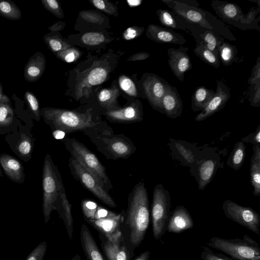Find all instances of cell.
Returning a JSON list of instances; mask_svg holds the SVG:
<instances>
[{
    "instance_id": "6da1fadb",
    "label": "cell",
    "mask_w": 260,
    "mask_h": 260,
    "mask_svg": "<svg viewBox=\"0 0 260 260\" xmlns=\"http://www.w3.org/2000/svg\"><path fill=\"white\" fill-rule=\"evenodd\" d=\"M127 201V208L123 217L129 232V243L135 249L143 240L150 221L148 192L143 181L135 185Z\"/></svg>"
},
{
    "instance_id": "7a4b0ae2",
    "label": "cell",
    "mask_w": 260,
    "mask_h": 260,
    "mask_svg": "<svg viewBox=\"0 0 260 260\" xmlns=\"http://www.w3.org/2000/svg\"><path fill=\"white\" fill-rule=\"evenodd\" d=\"M41 116L52 131L60 130L66 135L108 125L90 111L79 112L52 108H43Z\"/></svg>"
},
{
    "instance_id": "3957f363",
    "label": "cell",
    "mask_w": 260,
    "mask_h": 260,
    "mask_svg": "<svg viewBox=\"0 0 260 260\" xmlns=\"http://www.w3.org/2000/svg\"><path fill=\"white\" fill-rule=\"evenodd\" d=\"M83 133L108 159H126L137 150L129 138L123 134H115L112 128L108 125L91 128Z\"/></svg>"
},
{
    "instance_id": "277c9868",
    "label": "cell",
    "mask_w": 260,
    "mask_h": 260,
    "mask_svg": "<svg viewBox=\"0 0 260 260\" xmlns=\"http://www.w3.org/2000/svg\"><path fill=\"white\" fill-rule=\"evenodd\" d=\"M42 185L43 212L45 222L47 223L52 211L67 197L59 171L49 154L44 161Z\"/></svg>"
},
{
    "instance_id": "5b68a950",
    "label": "cell",
    "mask_w": 260,
    "mask_h": 260,
    "mask_svg": "<svg viewBox=\"0 0 260 260\" xmlns=\"http://www.w3.org/2000/svg\"><path fill=\"white\" fill-rule=\"evenodd\" d=\"M172 12L187 22L211 30L230 40L236 39L224 24L212 14L198 7L188 6L176 0H161Z\"/></svg>"
},
{
    "instance_id": "8992f818",
    "label": "cell",
    "mask_w": 260,
    "mask_h": 260,
    "mask_svg": "<svg viewBox=\"0 0 260 260\" xmlns=\"http://www.w3.org/2000/svg\"><path fill=\"white\" fill-rule=\"evenodd\" d=\"M66 149L71 156L93 175L104 189L109 192L113 189L112 182L106 172V168L95 154L83 143L74 138L63 140Z\"/></svg>"
},
{
    "instance_id": "52a82bcc",
    "label": "cell",
    "mask_w": 260,
    "mask_h": 260,
    "mask_svg": "<svg viewBox=\"0 0 260 260\" xmlns=\"http://www.w3.org/2000/svg\"><path fill=\"white\" fill-rule=\"evenodd\" d=\"M207 245L228 254L235 260H260L258 243L247 235L241 238L231 239L214 236Z\"/></svg>"
},
{
    "instance_id": "ba28073f",
    "label": "cell",
    "mask_w": 260,
    "mask_h": 260,
    "mask_svg": "<svg viewBox=\"0 0 260 260\" xmlns=\"http://www.w3.org/2000/svg\"><path fill=\"white\" fill-rule=\"evenodd\" d=\"M211 6L218 17L228 24L242 29H256L259 31L255 19L259 7L256 9L251 8L248 13L245 15L239 6L232 3L215 0L212 2Z\"/></svg>"
},
{
    "instance_id": "9c48e42d",
    "label": "cell",
    "mask_w": 260,
    "mask_h": 260,
    "mask_svg": "<svg viewBox=\"0 0 260 260\" xmlns=\"http://www.w3.org/2000/svg\"><path fill=\"white\" fill-rule=\"evenodd\" d=\"M170 207L169 191L162 184H156L153 189L151 205L152 231L155 240H159L166 232Z\"/></svg>"
},
{
    "instance_id": "30bf717a",
    "label": "cell",
    "mask_w": 260,
    "mask_h": 260,
    "mask_svg": "<svg viewBox=\"0 0 260 260\" xmlns=\"http://www.w3.org/2000/svg\"><path fill=\"white\" fill-rule=\"evenodd\" d=\"M68 166L74 178L84 187L105 205L112 208L116 207L112 197L104 189L95 177L72 156L69 159Z\"/></svg>"
},
{
    "instance_id": "8fae6325",
    "label": "cell",
    "mask_w": 260,
    "mask_h": 260,
    "mask_svg": "<svg viewBox=\"0 0 260 260\" xmlns=\"http://www.w3.org/2000/svg\"><path fill=\"white\" fill-rule=\"evenodd\" d=\"M222 208L227 218L259 235L260 215L253 209L230 200L223 202Z\"/></svg>"
},
{
    "instance_id": "7c38bea8",
    "label": "cell",
    "mask_w": 260,
    "mask_h": 260,
    "mask_svg": "<svg viewBox=\"0 0 260 260\" xmlns=\"http://www.w3.org/2000/svg\"><path fill=\"white\" fill-rule=\"evenodd\" d=\"M230 98L229 86L222 80H217L216 88L214 95L201 112L196 116L195 120L203 121L219 111L224 108Z\"/></svg>"
},
{
    "instance_id": "4fadbf2b",
    "label": "cell",
    "mask_w": 260,
    "mask_h": 260,
    "mask_svg": "<svg viewBox=\"0 0 260 260\" xmlns=\"http://www.w3.org/2000/svg\"><path fill=\"white\" fill-rule=\"evenodd\" d=\"M188 50V47L182 45L178 49L170 48L167 50L169 66L174 75L181 82L184 81L185 72L192 69Z\"/></svg>"
},
{
    "instance_id": "5bb4252c",
    "label": "cell",
    "mask_w": 260,
    "mask_h": 260,
    "mask_svg": "<svg viewBox=\"0 0 260 260\" xmlns=\"http://www.w3.org/2000/svg\"><path fill=\"white\" fill-rule=\"evenodd\" d=\"M169 85L167 81L155 75L148 76L144 84L145 92L150 104L161 113V100Z\"/></svg>"
},
{
    "instance_id": "9a60e30c",
    "label": "cell",
    "mask_w": 260,
    "mask_h": 260,
    "mask_svg": "<svg viewBox=\"0 0 260 260\" xmlns=\"http://www.w3.org/2000/svg\"><path fill=\"white\" fill-rule=\"evenodd\" d=\"M86 220L108 240H111L121 234L120 225L123 223V211L120 214L99 219Z\"/></svg>"
},
{
    "instance_id": "2e32d148",
    "label": "cell",
    "mask_w": 260,
    "mask_h": 260,
    "mask_svg": "<svg viewBox=\"0 0 260 260\" xmlns=\"http://www.w3.org/2000/svg\"><path fill=\"white\" fill-rule=\"evenodd\" d=\"M194 226L192 218L182 205L177 206L169 215L166 231L179 234Z\"/></svg>"
},
{
    "instance_id": "e0dca14e",
    "label": "cell",
    "mask_w": 260,
    "mask_h": 260,
    "mask_svg": "<svg viewBox=\"0 0 260 260\" xmlns=\"http://www.w3.org/2000/svg\"><path fill=\"white\" fill-rule=\"evenodd\" d=\"M102 241V249L108 260H129L130 252L125 244L122 234L111 240L103 236Z\"/></svg>"
},
{
    "instance_id": "ac0fdd59",
    "label": "cell",
    "mask_w": 260,
    "mask_h": 260,
    "mask_svg": "<svg viewBox=\"0 0 260 260\" xmlns=\"http://www.w3.org/2000/svg\"><path fill=\"white\" fill-rule=\"evenodd\" d=\"M162 113L174 119L181 115L183 102L176 87L169 85L161 100Z\"/></svg>"
},
{
    "instance_id": "d6986e66",
    "label": "cell",
    "mask_w": 260,
    "mask_h": 260,
    "mask_svg": "<svg viewBox=\"0 0 260 260\" xmlns=\"http://www.w3.org/2000/svg\"><path fill=\"white\" fill-rule=\"evenodd\" d=\"M105 115L111 122L129 123L140 122L143 120V113L137 106H129L117 110L106 111Z\"/></svg>"
},
{
    "instance_id": "ffe728a7",
    "label": "cell",
    "mask_w": 260,
    "mask_h": 260,
    "mask_svg": "<svg viewBox=\"0 0 260 260\" xmlns=\"http://www.w3.org/2000/svg\"><path fill=\"white\" fill-rule=\"evenodd\" d=\"M148 36L153 41L160 43L174 44L182 45L186 39L180 34L172 29L157 25H150L148 28Z\"/></svg>"
},
{
    "instance_id": "44dd1931",
    "label": "cell",
    "mask_w": 260,
    "mask_h": 260,
    "mask_svg": "<svg viewBox=\"0 0 260 260\" xmlns=\"http://www.w3.org/2000/svg\"><path fill=\"white\" fill-rule=\"evenodd\" d=\"M0 163L6 174L12 181L22 183L25 175L22 164L15 157L5 153L0 156Z\"/></svg>"
},
{
    "instance_id": "7402d4cb",
    "label": "cell",
    "mask_w": 260,
    "mask_h": 260,
    "mask_svg": "<svg viewBox=\"0 0 260 260\" xmlns=\"http://www.w3.org/2000/svg\"><path fill=\"white\" fill-rule=\"evenodd\" d=\"M45 67V58L41 52H38L32 55L27 62L24 69V79L29 82L39 80L43 74Z\"/></svg>"
},
{
    "instance_id": "603a6c76",
    "label": "cell",
    "mask_w": 260,
    "mask_h": 260,
    "mask_svg": "<svg viewBox=\"0 0 260 260\" xmlns=\"http://www.w3.org/2000/svg\"><path fill=\"white\" fill-rule=\"evenodd\" d=\"M80 241L88 260H105L91 232L85 224H82L80 231Z\"/></svg>"
},
{
    "instance_id": "cb8c5ba5",
    "label": "cell",
    "mask_w": 260,
    "mask_h": 260,
    "mask_svg": "<svg viewBox=\"0 0 260 260\" xmlns=\"http://www.w3.org/2000/svg\"><path fill=\"white\" fill-rule=\"evenodd\" d=\"M217 159L215 157H208L205 158L199 168V189L203 190L211 181L217 169Z\"/></svg>"
},
{
    "instance_id": "d4e9b609",
    "label": "cell",
    "mask_w": 260,
    "mask_h": 260,
    "mask_svg": "<svg viewBox=\"0 0 260 260\" xmlns=\"http://www.w3.org/2000/svg\"><path fill=\"white\" fill-rule=\"evenodd\" d=\"M253 153L250 159V179L253 193L260 196V146H253Z\"/></svg>"
},
{
    "instance_id": "484cf974",
    "label": "cell",
    "mask_w": 260,
    "mask_h": 260,
    "mask_svg": "<svg viewBox=\"0 0 260 260\" xmlns=\"http://www.w3.org/2000/svg\"><path fill=\"white\" fill-rule=\"evenodd\" d=\"M215 92L204 86L197 87L191 96V109L194 112L202 111L214 95Z\"/></svg>"
},
{
    "instance_id": "4316f807",
    "label": "cell",
    "mask_w": 260,
    "mask_h": 260,
    "mask_svg": "<svg viewBox=\"0 0 260 260\" xmlns=\"http://www.w3.org/2000/svg\"><path fill=\"white\" fill-rule=\"evenodd\" d=\"M172 149L179 155L184 164L188 166L193 165L196 161L194 152L187 147L184 141L170 139Z\"/></svg>"
},
{
    "instance_id": "83f0119b",
    "label": "cell",
    "mask_w": 260,
    "mask_h": 260,
    "mask_svg": "<svg viewBox=\"0 0 260 260\" xmlns=\"http://www.w3.org/2000/svg\"><path fill=\"white\" fill-rule=\"evenodd\" d=\"M246 146L244 142H237L227 161V165L235 170H239L243 165L246 155Z\"/></svg>"
},
{
    "instance_id": "f1b7e54d",
    "label": "cell",
    "mask_w": 260,
    "mask_h": 260,
    "mask_svg": "<svg viewBox=\"0 0 260 260\" xmlns=\"http://www.w3.org/2000/svg\"><path fill=\"white\" fill-rule=\"evenodd\" d=\"M217 51L219 60L225 66H229L238 60L237 49L235 45L224 41L218 47Z\"/></svg>"
},
{
    "instance_id": "f546056e",
    "label": "cell",
    "mask_w": 260,
    "mask_h": 260,
    "mask_svg": "<svg viewBox=\"0 0 260 260\" xmlns=\"http://www.w3.org/2000/svg\"><path fill=\"white\" fill-rule=\"evenodd\" d=\"M193 51L201 60L218 69L220 66V60L217 52H214L207 49L201 43H197Z\"/></svg>"
},
{
    "instance_id": "4dcf8cb0",
    "label": "cell",
    "mask_w": 260,
    "mask_h": 260,
    "mask_svg": "<svg viewBox=\"0 0 260 260\" xmlns=\"http://www.w3.org/2000/svg\"><path fill=\"white\" fill-rule=\"evenodd\" d=\"M199 39L197 43L201 42L208 50L217 53L218 47L224 42L223 37L207 29L200 35Z\"/></svg>"
},
{
    "instance_id": "1f68e13d",
    "label": "cell",
    "mask_w": 260,
    "mask_h": 260,
    "mask_svg": "<svg viewBox=\"0 0 260 260\" xmlns=\"http://www.w3.org/2000/svg\"><path fill=\"white\" fill-rule=\"evenodd\" d=\"M157 14L160 22L166 28L171 29H182L184 30L181 21L179 22L177 16L172 12L167 9H159L157 11Z\"/></svg>"
},
{
    "instance_id": "d6a6232c",
    "label": "cell",
    "mask_w": 260,
    "mask_h": 260,
    "mask_svg": "<svg viewBox=\"0 0 260 260\" xmlns=\"http://www.w3.org/2000/svg\"><path fill=\"white\" fill-rule=\"evenodd\" d=\"M0 15L11 20L21 18V12L19 7L10 0H0Z\"/></svg>"
},
{
    "instance_id": "836d02e7",
    "label": "cell",
    "mask_w": 260,
    "mask_h": 260,
    "mask_svg": "<svg viewBox=\"0 0 260 260\" xmlns=\"http://www.w3.org/2000/svg\"><path fill=\"white\" fill-rule=\"evenodd\" d=\"M14 112L10 100L4 94L0 99V126H8L13 120Z\"/></svg>"
},
{
    "instance_id": "e575fe53",
    "label": "cell",
    "mask_w": 260,
    "mask_h": 260,
    "mask_svg": "<svg viewBox=\"0 0 260 260\" xmlns=\"http://www.w3.org/2000/svg\"><path fill=\"white\" fill-rule=\"evenodd\" d=\"M32 148V139L25 133H22L15 146V153L19 157L28 158L31 156Z\"/></svg>"
},
{
    "instance_id": "d590c367",
    "label": "cell",
    "mask_w": 260,
    "mask_h": 260,
    "mask_svg": "<svg viewBox=\"0 0 260 260\" xmlns=\"http://www.w3.org/2000/svg\"><path fill=\"white\" fill-rule=\"evenodd\" d=\"M201 249L200 255L203 260H235L222 253L214 251L207 246H202Z\"/></svg>"
},
{
    "instance_id": "8d00e7d4",
    "label": "cell",
    "mask_w": 260,
    "mask_h": 260,
    "mask_svg": "<svg viewBox=\"0 0 260 260\" xmlns=\"http://www.w3.org/2000/svg\"><path fill=\"white\" fill-rule=\"evenodd\" d=\"M25 99L30 109L34 114L36 120L39 121L41 117V110L37 98L33 92L26 91L25 92Z\"/></svg>"
},
{
    "instance_id": "74e56055",
    "label": "cell",
    "mask_w": 260,
    "mask_h": 260,
    "mask_svg": "<svg viewBox=\"0 0 260 260\" xmlns=\"http://www.w3.org/2000/svg\"><path fill=\"white\" fill-rule=\"evenodd\" d=\"M83 214L85 219H94L98 205L89 200H83L81 203Z\"/></svg>"
},
{
    "instance_id": "f35d334b",
    "label": "cell",
    "mask_w": 260,
    "mask_h": 260,
    "mask_svg": "<svg viewBox=\"0 0 260 260\" xmlns=\"http://www.w3.org/2000/svg\"><path fill=\"white\" fill-rule=\"evenodd\" d=\"M107 72L103 68H96L92 70L88 76V82L92 85L101 84L106 79Z\"/></svg>"
},
{
    "instance_id": "ab89813d",
    "label": "cell",
    "mask_w": 260,
    "mask_h": 260,
    "mask_svg": "<svg viewBox=\"0 0 260 260\" xmlns=\"http://www.w3.org/2000/svg\"><path fill=\"white\" fill-rule=\"evenodd\" d=\"M83 42L88 45H99L105 40L104 36L100 33L90 32L84 34L82 37Z\"/></svg>"
},
{
    "instance_id": "60d3db41",
    "label": "cell",
    "mask_w": 260,
    "mask_h": 260,
    "mask_svg": "<svg viewBox=\"0 0 260 260\" xmlns=\"http://www.w3.org/2000/svg\"><path fill=\"white\" fill-rule=\"evenodd\" d=\"M47 249V243L43 241L27 256L25 260H43Z\"/></svg>"
},
{
    "instance_id": "b9f144b4",
    "label": "cell",
    "mask_w": 260,
    "mask_h": 260,
    "mask_svg": "<svg viewBox=\"0 0 260 260\" xmlns=\"http://www.w3.org/2000/svg\"><path fill=\"white\" fill-rule=\"evenodd\" d=\"M119 85L121 88L131 96H136L137 91L135 85L132 80L125 76L119 78Z\"/></svg>"
},
{
    "instance_id": "7bdbcfd3",
    "label": "cell",
    "mask_w": 260,
    "mask_h": 260,
    "mask_svg": "<svg viewBox=\"0 0 260 260\" xmlns=\"http://www.w3.org/2000/svg\"><path fill=\"white\" fill-rule=\"evenodd\" d=\"M244 143H250L254 146H260V125H259L253 133L244 137L241 139Z\"/></svg>"
},
{
    "instance_id": "ee69618b",
    "label": "cell",
    "mask_w": 260,
    "mask_h": 260,
    "mask_svg": "<svg viewBox=\"0 0 260 260\" xmlns=\"http://www.w3.org/2000/svg\"><path fill=\"white\" fill-rule=\"evenodd\" d=\"M44 41L53 51H58L61 49L62 44L60 41L53 36L46 35L44 37Z\"/></svg>"
},
{
    "instance_id": "f6af8a7d",
    "label": "cell",
    "mask_w": 260,
    "mask_h": 260,
    "mask_svg": "<svg viewBox=\"0 0 260 260\" xmlns=\"http://www.w3.org/2000/svg\"><path fill=\"white\" fill-rule=\"evenodd\" d=\"M259 57L257 58V62L254 66L251 72V76L248 80V83L250 85L259 83L260 78Z\"/></svg>"
},
{
    "instance_id": "bcb514c9",
    "label": "cell",
    "mask_w": 260,
    "mask_h": 260,
    "mask_svg": "<svg viewBox=\"0 0 260 260\" xmlns=\"http://www.w3.org/2000/svg\"><path fill=\"white\" fill-rule=\"evenodd\" d=\"M44 7L52 13L58 15L59 9V4L56 0H42Z\"/></svg>"
},
{
    "instance_id": "7dc6e473",
    "label": "cell",
    "mask_w": 260,
    "mask_h": 260,
    "mask_svg": "<svg viewBox=\"0 0 260 260\" xmlns=\"http://www.w3.org/2000/svg\"><path fill=\"white\" fill-rule=\"evenodd\" d=\"M117 213L107 210L100 206H98L95 214L94 219H99L115 215Z\"/></svg>"
},
{
    "instance_id": "c3c4849f",
    "label": "cell",
    "mask_w": 260,
    "mask_h": 260,
    "mask_svg": "<svg viewBox=\"0 0 260 260\" xmlns=\"http://www.w3.org/2000/svg\"><path fill=\"white\" fill-rule=\"evenodd\" d=\"M111 98V93L107 89L102 90L99 95V100L100 102L104 103L106 102Z\"/></svg>"
},
{
    "instance_id": "681fc988",
    "label": "cell",
    "mask_w": 260,
    "mask_h": 260,
    "mask_svg": "<svg viewBox=\"0 0 260 260\" xmlns=\"http://www.w3.org/2000/svg\"><path fill=\"white\" fill-rule=\"evenodd\" d=\"M137 35V31L133 28H128L124 33V37L126 40H131Z\"/></svg>"
},
{
    "instance_id": "f907efd6",
    "label": "cell",
    "mask_w": 260,
    "mask_h": 260,
    "mask_svg": "<svg viewBox=\"0 0 260 260\" xmlns=\"http://www.w3.org/2000/svg\"><path fill=\"white\" fill-rule=\"evenodd\" d=\"M150 56V54L146 52H141L138 54H135L132 58H133V60H143L145 59Z\"/></svg>"
},
{
    "instance_id": "816d5d0a",
    "label": "cell",
    "mask_w": 260,
    "mask_h": 260,
    "mask_svg": "<svg viewBox=\"0 0 260 260\" xmlns=\"http://www.w3.org/2000/svg\"><path fill=\"white\" fill-rule=\"evenodd\" d=\"M53 137L57 140H63L66 136V134L60 130L52 131Z\"/></svg>"
},
{
    "instance_id": "f5cc1de1",
    "label": "cell",
    "mask_w": 260,
    "mask_h": 260,
    "mask_svg": "<svg viewBox=\"0 0 260 260\" xmlns=\"http://www.w3.org/2000/svg\"><path fill=\"white\" fill-rule=\"evenodd\" d=\"M150 255V252L147 250L140 254L135 260H149Z\"/></svg>"
},
{
    "instance_id": "db71d44e",
    "label": "cell",
    "mask_w": 260,
    "mask_h": 260,
    "mask_svg": "<svg viewBox=\"0 0 260 260\" xmlns=\"http://www.w3.org/2000/svg\"><path fill=\"white\" fill-rule=\"evenodd\" d=\"M92 3L94 6L98 9L100 10H104L105 7V4L103 1L102 0H94L92 1Z\"/></svg>"
},
{
    "instance_id": "11a10c76",
    "label": "cell",
    "mask_w": 260,
    "mask_h": 260,
    "mask_svg": "<svg viewBox=\"0 0 260 260\" xmlns=\"http://www.w3.org/2000/svg\"><path fill=\"white\" fill-rule=\"evenodd\" d=\"M75 58V56L74 52H70L68 54L66 55L64 57L65 60L67 62H71L74 60Z\"/></svg>"
},
{
    "instance_id": "9f6ffc18",
    "label": "cell",
    "mask_w": 260,
    "mask_h": 260,
    "mask_svg": "<svg viewBox=\"0 0 260 260\" xmlns=\"http://www.w3.org/2000/svg\"><path fill=\"white\" fill-rule=\"evenodd\" d=\"M127 2L131 7H136L141 5L142 1L141 0H127Z\"/></svg>"
},
{
    "instance_id": "6f0895ef",
    "label": "cell",
    "mask_w": 260,
    "mask_h": 260,
    "mask_svg": "<svg viewBox=\"0 0 260 260\" xmlns=\"http://www.w3.org/2000/svg\"><path fill=\"white\" fill-rule=\"evenodd\" d=\"M71 260H81V259L80 256L79 254H76V255H75L74 256V257Z\"/></svg>"
},
{
    "instance_id": "680465c9",
    "label": "cell",
    "mask_w": 260,
    "mask_h": 260,
    "mask_svg": "<svg viewBox=\"0 0 260 260\" xmlns=\"http://www.w3.org/2000/svg\"><path fill=\"white\" fill-rule=\"evenodd\" d=\"M4 94L3 88L1 83L0 82V99L2 98Z\"/></svg>"
},
{
    "instance_id": "91938a15",
    "label": "cell",
    "mask_w": 260,
    "mask_h": 260,
    "mask_svg": "<svg viewBox=\"0 0 260 260\" xmlns=\"http://www.w3.org/2000/svg\"><path fill=\"white\" fill-rule=\"evenodd\" d=\"M3 176V172H2V170L0 167V177H2Z\"/></svg>"
}]
</instances>
